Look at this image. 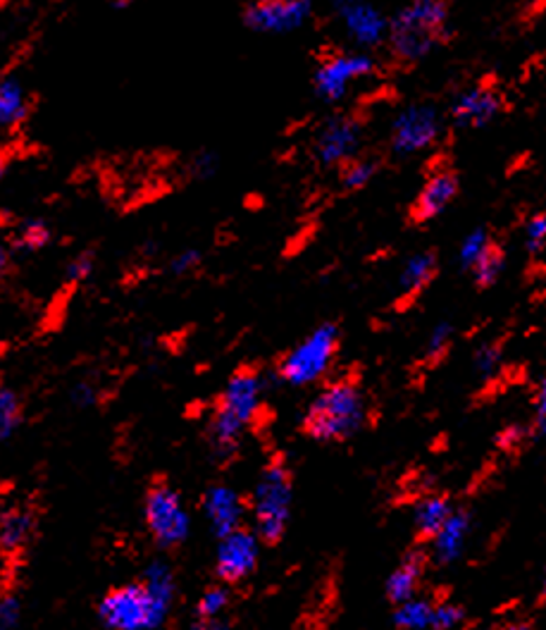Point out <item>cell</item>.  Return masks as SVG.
<instances>
[{
	"label": "cell",
	"mask_w": 546,
	"mask_h": 630,
	"mask_svg": "<svg viewBox=\"0 0 546 630\" xmlns=\"http://www.w3.org/2000/svg\"><path fill=\"white\" fill-rule=\"evenodd\" d=\"M449 20V0H411L390 24V46L406 63L423 61L441 41Z\"/></svg>",
	"instance_id": "1"
},
{
	"label": "cell",
	"mask_w": 546,
	"mask_h": 630,
	"mask_svg": "<svg viewBox=\"0 0 546 630\" xmlns=\"http://www.w3.org/2000/svg\"><path fill=\"white\" fill-rule=\"evenodd\" d=\"M365 421V401L349 380L327 384L310 404L304 427L315 439L335 442L351 437Z\"/></svg>",
	"instance_id": "2"
},
{
	"label": "cell",
	"mask_w": 546,
	"mask_h": 630,
	"mask_svg": "<svg viewBox=\"0 0 546 630\" xmlns=\"http://www.w3.org/2000/svg\"><path fill=\"white\" fill-rule=\"evenodd\" d=\"M261 392L263 382L253 370H239L229 380L210 427L215 449L220 454H229L237 447L243 427L253 421L258 406H261Z\"/></svg>",
	"instance_id": "3"
},
{
	"label": "cell",
	"mask_w": 546,
	"mask_h": 630,
	"mask_svg": "<svg viewBox=\"0 0 546 630\" xmlns=\"http://www.w3.org/2000/svg\"><path fill=\"white\" fill-rule=\"evenodd\" d=\"M98 613L110 630H153L163 623L167 605L149 590L146 583H132L110 590Z\"/></svg>",
	"instance_id": "4"
},
{
	"label": "cell",
	"mask_w": 546,
	"mask_h": 630,
	"mask_svg": "<svg viewBox=\"0 0 546 630\" xmlns=\"http://www.w3.org/2000/svg\"><path fill=\"white\" fill-rule=\"evenodd\" d=\"M292 507V478L284 464L272 461L255 487V525L265 542H280L290 519Z\"/></svg>",
	"instance_id": "5"
},
{
	"label": "cell",
	"mask_w": 546,
	"mask_h": 630,
	"mask_svg": "<svg viewBox=\"0 0 546 630\" xmlns=\"http://www.w3.org/2000/svg\"><path fill=\"white\" fill-rule=\"evenodd\" d=\"M339 335L335 325H323L310 333L296 349L284 356L280 363V376L292 384H308L325 376L337 354Z\"/></svg>",
	"instance_id": "6"
},
{
	"label": "cell",
	"mask_w": 546,
	"mask_h": 630,
	"mask_svg": "<svg viewBox=\"0 0 546 630\" xmlns=\"http://www.w3.org/2000/svg\"><path fill=\"white\" fill-rule=\"evenodd\" d=\"M375 72V61L368 53H337L315 69L313 86L325 104H339L347 98L351 86L358 79L370 77Z\"/></svg>",
	"instance_id": "7"
},
{
	"label": "cell",
	"mask_w": 546,
	"mask_h": 630,
	"mask_svg": "<svg viewBox=\"0 0 546 630\" xmlns=\"http://www.w3.org/2000/svg\"><path fill=\"white\" fill-rule=\"evenodd\" d=\"M146 523L157 544L175 547L189 533V513L179 495L165 482H155L146 495Z\"/></svg>",
	"instance_id": "8"
},
{
	"label": "cell",
	"mask_w": 546,
	"mask_h": 630,
	"mask_svg": "<svg viewBox=\"0 0 546 630\" xmlns=\"http://www.w3.org/2000/svg\"><path fill=\"white\" fill-rule=\"evenodd\" d=\"M441 120L433 106H408L392 122V149L398 155H413L433 146L439 139Z\"/></svg>",
	"instance_id": "9"
},
{
	"label": "cell",
	"mask_w": 546,
	"mask_h": 630,
	"mask_svg": "<svg viewBox=\"0 0 546 630\" xmlns=\"http://www.w3.org/2000/svg\"><path fill=\"white\" fill-rule=\"evenodd\" d=\"M313 14L310 0H253L243 22L258 34H292Z\"/></svg>",
	"instance_id": "10"
},
{
	"label": "cell",
	"mask_w": 546,
	"mask_h": 630,
	"mask_svg": "<svg viewBox=\"0 0 546 630\" xmlns=\"http://www.w3.org/2000/svg\"><path fill=\"white\" fill-rule=\"evenodd\" d=\"M337 20L358 48H375L390 36V24L370 0H335Z\"/></svg>",
	"instance_id": "11"
},
{
	"label": "cell",
	"mask_w": 546,
	"mask_h": 630,
	"mask_svg": "<svg viewBox=\"0 0 546 630\" xmlns=\"http://www.w3.org/2000/svg\"><path fill=\"white\" fill-rule=\"evenodd\" d=\"M363 143V127L351 118L329 120L315 139V155L323 165L351 163Z\"/></svg>",
	"instance_id": "12"
},
{
	"label": "cell",
	"mask_w": 546,
	"mask_h": 630,
	"mask_svg": "<svg viewBox=\"0 0 546 630\" xmlns=\"http://www.w3.org/2000/svg\"><path fill=\"white\" fill-rule=\"evenodd\" d=\"M258 562V537L247 530H234L222 537L218 547V576L225 583H239L249 576Z\"/></svg>",
	"instance_id": "13"
},
{
	"label": "cell",
	"mask_w": 546,
	"mask_h": 630,
	"mask_svg": "<svg viewBox=\"0 0 546 630\" xmlns=\"http://www.w3.org/2000/svg\"><path fill=\"white\" fill-rule=\"evenodd\" d=\"M458 194V180L449 170H437L423 184V189L413 204V218L418 222L435 220L451 206Z\"/></svg>",
	"instance_id": "14"
},
{
	"label": "cell",
	"mask_w": 546,
	"mask_h": 630,
	"mask_svg": "<svg viewBox=\"0 0 546 630\" xmlns=\"http://www.w3.org/2000/svg\"><path fill=\"white\" fill-rule=\"evenodd\" d=\"M501 112V98L490 86H472V89L463 91L456 98L451 108L454 122L458 127H484Z\"/></svg>",
	"instance_id": "15"
},
{
	"label": "cell",
	"mask_w": 546,
	"mask_h": 630,
	"mask_svg": "<svg viewBox=\"0 0 546 630\" xmlns=\"http://www.w3.org/2000/svg\"><path fill=\"white\" fill-rule=\"evenodd\" d=\"M204 509H206L212 530L220 537L239 530L243 507H241L239 495L229 490V487H212V490L206 495Z\"/></svg>",
	"instance_id": "16"
},
{
	"label": "cell",
	"mask_w": 546,
	"mask_h": 630,
	"mask_svg": "<svg viewBox=\"0 0 546 630\" xmlns=\"http://www.w3.org/2000/svg\"><path fill=\"white\" fill-rule=\"evenodd\" d=\"M470 521L466 513H451V519L444 523V528L433 537L435 556L439 564H451L458 558V554L463 552L466 540H468Z\"/></svg>",
	"instance_id": "17"
},
{
	"label": "cell",
	"mask_w": 546,
	"mask_h": 630,
	"mask_svg": "<svg viewBox=\"0 0 546 630\" xmlns=\"http://www.w3.org/2000/svg\"><path fill=\"white\" fill-rule=\"evenodd\" d=\"M435 272H437V258L433 253L411 256L404 265V270H401V275H398L401 292H404L406 296L423 292L425 286L433 282Z\"/></svg>",
	"instance_id": "18"
},
{
	"label": "cell",
	"mask_w": 546,
	"mask_h": 630,
	"mask_svg": "<svg viewBox=\"0 0 546 630\" xmlns=\"http://www.w3.org/2000/svg\"><path fill=\"white\" fill-rule=\"evenodd\" d=\"M423 576V558L421 554H411L404 558V564H401L394 573L390 583H386V593H390L392 601L401 605V601L413 599L415 590H418V583Z\"/></svg>",
	"instance_id": "19"
},
{
	"label": "cell",
	"mask_w": 546,
	"mask_h": 630,
	"mask_svg": "<svg viewBox=\"0 0 546 630\" xmlns=\"http://www.w3.org/2000/svg\"><path fill=\"white\" fill-rule=\"evenodd\" d=\"M29 112L26 91L18 77H8L0 84V124L18 127Z\"/></svg>",
	"instance_id": "20"
},
{
	"label": "cell",
	"mask_w": 546,
	"mask_h": 630,
	"mask_svg": "<svg viewBox=\"0 0 546 630\" xmlns=\"http://www.w3.org/2000/svg\"><path fill=\"white\" fill-rule=\"evenodd\" d=\"M451 513L454 511H451L447 499L429 497V499L421 501L418 511H415V528H418V533L423 537H435L444 528V523L451 519Z\"/></svg>",
	"instance_id": "21"
},
{
	"label": "cell",
	"mask_w": 546,
	"mask_h": 630,
	"mask_svg": "<svg viewBox=\"0 0 546 630\" xmlns=\"http://www.w3.org/2000/svg\"><path fill=\"white\" fill-rule=\"evenodd\" d=\"M433 619H435V607L429 605L427 599H415V597L401 601L394 613V623L401 630L433 628Z\"/></svg>",
	"instance_id": "22"
},
{
	"label": "cell",
	"mask_w": 546,
	"mask_h": 630,
	"mask_svg": "<svg viewBox=\"0 0 546 630\" xmlns=\"http://www.w3.org/2000/svg\"><path fill=\"white\" fill-rule=\"evenodd\" d=\"M29 533H32V515L24 509H8L3 513V550H20Z\"/></svg>",
	"instance_id": "23"
},
{
	"label": "cell",
	"mask_w": 546,
	"mask_h": 630,
	"mask_svg": "<svg viewBox=\"0 0 546 630\" xmlns=\"http://www.w3.org/2000/svg\"><path fill=\"white\" fill-rule=\"evenodd\" d=\"M494 249V243L487 235V229H472L470 235H466V239L461 241V249H458V261H461L463 268L472 270L482 258Z\"/></svg>",
	"instance_id": "24"
},
{
	"label": "cell",
	"mask_w": 546,
	"mask_h": 630,
	"mask_svg": "<svg viewBox=\"0 0 546 630\" xmlns=\"http://www.w3.org/2000/svg\"><path fill=\"white\" fill-rule=\"evenodd\" d=\"M149 585V590L161 599L165 601V605L170 607V601H172V593H175V580H172V573L167 566L163 564H153L149 571H146V580H143Z\"/></svg>",
	"instance_id": "25"
},
{
	"label": "cell",
	"mask_w": 546,
	"mask_h": 630,
	"mask_svg": "<svg viewBox=\"0 0 546 630\" xmlns=\"http://www.w3.org/2000/svg\"><path fill=\"white\" fill-rule=\"evenodd\" d=\"M470 272H472V275H476V282H478L480 286L494 284V282L501 278V272H504V253H501V251L494 247Z\"/></svg>",
	"instance_id": "26"
},
{
	"label": "cell",
	"mask_w": 546,
	"mask_h": 630,
	"mask_svg": "<svg viewBox=\"0 0 546 630\" xmlns=\"http://www.w3.org/2000/svg\"><path fill=\"white\" fill-rule=\"evenodd\" d=\"M375 163H370V161H358V158H353L351 163L343 165V175H341V182L347 189H363V186L375 177Z\"/></svg>",
	"instance_id": "27"
},
{
	"label": "cell",
	"mask_w": 546,
	"mask_h": 630,
	"mask_svg": "<svg viewBox=\"0 0 546 630\" xmlns=\"http://www.w3.org/2000/svg\"><path fill=\"white\" fill-rule=\"evenodd\" d=\"M48 225L41 222V220H29L20 227V235H18V247L26 249V251H34L41 249L48 243Z\"/></svg>",
	"instance_id": "28"
},
{
	"label": "cell",
	"mask_w": 546,
	"mask_h": 630,
	"mask_svg": "<svg viewBox=\"0 0 546 630\" xmlns=\"http://www.w3.org/2000/svg\"><path fill=\"white\" fill-rule=\"evenodd\" d=\"M20 401L14 397V392L3 390L0 394V430H3V437H10L12 430L20 423Z\"/></svg>",
	"instance_id": "29"
},
{
	"label": "cell",
	"mask_w": 546,
	"mask_h": 630,
	"mask_svg": "<svg viewBox=\"0 0 546 630\" xmlns=\"http://www.w3.org/2000/svg\"><path fill=\"white\" fill-rule=\"evenodd\" d=\"M227 607V590L225 587H210L198 601V611L204 619H215Z\"/></svg>",
	"instance_id": "30"
},
{
	"label": "cell",
	"mask_w": 546,
	"mask_h": 630,
	"mask_svg": "<svg viewBox=\"0 0 546 630\" xmlns=\"http://www.w3.org/2000/svg\"><path fill=\"white\" fill-rule=\"evenodd\" d=\"M525 241L529 251H539L546 243V210L533 215L525 225Z\"/></svg>",
	"instance_id": "31"
},
{
	"label": "cell",
	"mask_w": 546,
	"mask_h": 630,
	"mask_svg": "<svg viewBox=\"0 0 546 630\" xmlns=\"http://www.w3.org/2000/svg\"><path fill=\"white\" fill-rule=\"evenodd\" d=\"M463 623V609L456 605H439L435 607V619L433 628L435 630H456Z\"/></svg>",
	"instance_id": "32"
},
{
	"label": "cell",
	"mask_w": 546,
	"mask_h": 630,
	"mask_svg": "<svg viewBox=\"0 0 546 630\" xmlns=\"http://www.w3.org/2000/svg\"><path fill=\"white\" fill-rule=\"evenodd\" d=\"M94 265H96V261H94L91 253L75 256L67 265V280L69 282H84L94 272Z\"/></svg>",
	"instance_id": "33"
},
{
	"label": "cell",
	"mask_w": 546,
	"mask_h": 630,
	"mask_svg": "<svg viewBox=\"0 0 546 630\" xmlns=\"http://www.w3.org/2000/svg\"><path fill=\"white\" fill-rule=\"evenodd\" d=\"M449 341H451V325H449V323H439V325L433 329V335H429L427 354H429V356L444 354V351H447V347H449Z\"/></svg>",
	"instance_id": "34"
},
{
	"label": "cell",
	"mask_w": 546,
	"mask_h": 630,
	"mask_svg": "<svg viewBox=\"0 0 546 630\" xmlns=\"http://www.w3.org/2000/svg\"><path fill=\"white\" fill-rule=\"evenodd\" d=\"M499 358H501L499 349L492 347V344H484V347H480L476 354V366L480 372H484V376H490V372L496 370Z\"/></svg>",
	"instance_id": "35"
},
{
	"label": "cell",
	"mask_w": 546,
	"mask_h": 630,
	"mask_svg": "<svg viewBox=\"0 0 546 630\" xmlns=\"http://www.w3.org/2000/svg\"><path fill=\"white\" fill-rule=\"evenodd\" d=\"M200 263V253L196 249H184L179 256H175V261H172V272L175 275H186V272L196 270Z\"/></svg>",
	"instance_id": "36"
},
{
	"label": "cell",
	"mask_w": 546,
	"mask_h": 630,
	"mask_svg": "<svg viewBox=\"0 0 546 630\" xmlns=\"http://www.w3.org/2000/svg\"><path fill=\"white\" fill-rule=\"evenodd\" d=\"M194 175L198 180H206L210 175H215V170H218V158H215L212 153H198L194 158Z\"/></svg>",
	"instance_id": "37"
},
{
	"label": "cell",
	"mask_w": 546,
	"mask_h": 630,
	"mask_svg": "<svg viewBox=\"0 0 546 630\" xmlns=\"http://www.w3.org/2000/svg\"><path fill=\"white\" fill-rule=\"evenodd\" d=\"M20 619V601L14 597H6L3 607H0V621H3V628H12Z\"/></svg>",
	"instance_id": "38"
},
{
	"label": "cell",
	"mask_w": 546,
	"mask_h": 630,
	"mask_svg": "<svg viewBox=\"0 0 546 630\" xmlns=\"http://www.w3.org/2000/svg\"><path fill=\"white\" fill-rule=\"evenodd\" d=\"M537 413L546 415V378L539 384V392H537Z\"/></svg>",
	"instance_id": "39"
},
{
	"label": "cell",
	"mask_w": 546,
	"mask_h": 630,
	"mask_svg": "<svg viewBox=\"0 0 546 630\" xmlns=\"http://www.w3.org/2000/svg\"><path fill=\"white\" fill-rule=\"evenodd\" d=\"M75 399H77V401H84V404H86V401H91V390H89V387L81 384L79 390H77V394H75Z\"/></svg>",
	"instance_id": "40"
},
{
	"label": "cell",
	"mask_w": 546,
	"mask_h": 630,
	"mask_svg": "<svg viewBox=\"0 0 546 630\" xmlns=\"http://www.w3.org/2000/svg\"><path fill=\"white\" fill-rule=\"evenodd\" d=\"M192 630H225V626H220V623H212V621H206V623H198V626H194Z\"/></svg>",
	"instance_id": "41"
},
{
	"label": "cell",
	"mask_w": 546,
	"mask_h": 630,
	"mask_svg": "<svg viewBox=\"0 0 546 630\" xmlns=\"http://www.w3.org/2000/svg\"><path fill=\"white\" fill-rule=\"evenodd\" d=\"M539 433H542V437H546V415H539Z\"/></svg>",
	"instance_id": "42"
},
{
	"label": "cell",
	"mask_w": 546,
	"mask_h": 630,
	"mask_svg": "<svg viewBox=\"0 0 546 630\" xmlns=\"http://www.w3.org/2000/svg\"><path fill=\"white\" fill-rule=\"evenodd\" d=\"M496 630H527L525 626H504V628H496Z\"/></svg>",
	"instance_id": "43"
},
{
	"label": "cell",
	"mask_w": 546,
	"mask_h": 630,
	"mask_svg": "<svg viewBox=\"0 0 546 630\" xmlns=\"http://www.w3.org/2000/svg\"><path fill=\"white\" fill-rule=\"evenodd\" d=\"M544 595H546V578H544Z\"/></svg>",
	"instance_id": "44"
}]
</instances>
